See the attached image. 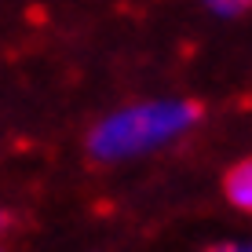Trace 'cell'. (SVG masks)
<instances>
[{
	"mask_svg": "<svg viewBox=\"0 0 252 252\" xmlns=\"http://www.w3.org/2000/svg\"><path fill=\"white\" fill-rule=\"evenodd\" d=\"M216 252H252V245H238V249H216Z\"/></svg>",
	"mask_w": 252,
	"mask_h": 252,
	"instance_id": "277c9868",
	"label": "cell"
},
{
	"mask_svg": "<svg viewBox=\"0 0 252 252\" xmlns=\"http://www.w3.org/2000/svg\"><path fill=\"white\" fill-rule=\"evenodd\" d=\"M223 194H227V201L234 208H241V212L252 216V158L227 168V176H223Z\"/></svg>",
	"mask_w": 252,
	"mask_h": 252,
	"instance_id": "7a4b0ae2",
	"label": "cell"
},
{
	"mask_svg": "<svg viewBox=\"0 0 252 252\" xmlns=\"http://www.w3.org/2000/svg\"><path fill=\"white\" fill-rule=\"evenodd\" d=\"M220 11H245V7H252V0H212Z\"/></svg>",
	"mask_w": 252,
	"mask_h": 252,
	"instance_id": "3957f363",
	"label": "cell"
},
{
	"mask_svg": "<svg viewBox=\"0 0 252 252\" xmlns=\"http://www.w3.org/2000/svg\"><path fill=\"white\" fill-rule=\"evenodd\" d=\"M197 117V106H146V110H132V114H121L114 121L95 132L92 139V150L99 158H117V154H132L139 146H150L158 139L179 132L183 125Z\"/></svg>",
	"mask_w": 252,
	"mask_h": 252,
	"instance_id": "6da1fadb",
	"label": "cell"
}]
</instances>
